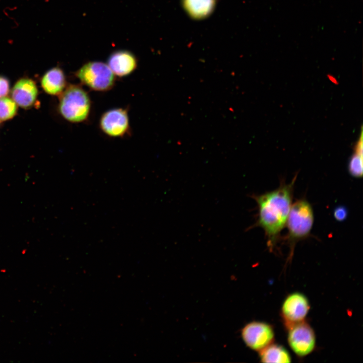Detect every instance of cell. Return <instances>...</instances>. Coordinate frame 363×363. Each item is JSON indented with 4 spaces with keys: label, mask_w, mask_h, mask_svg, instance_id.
<instances>
[{
    "label": "cell",
    "mask_w": 363,
    "mask_h": 363,
    "mask_svg": "<svg viewBox=\"0 0 363 363\" xmlns=\"http://www.w3.org/2000/svg\"><path fill=\"white\" fill-rule=\"evenodd\" d=\"M295 178L275 190L254 196L258 206L257 225L264 229L270 248L275 244L286 224L292 205Z\"/></svg>",
    "instance_id": "6da1fadb"
},
{
    "label": "cell",
    "mask_w": 363,
    "mask_h": 363,
    "mask_svg": "<svg viewBox=\"0 0 363 363\" xmlns=\"http://www.w3.org/2000/svg\"><path fill=\"white\" fill-rule=\"evenodd\" d=\"M91 109L88 93L81 86L71 85L60 94L58 110L67 120L74 123L86 120Z\"/></svg>",
    "instance_id": "7a4b0ae2"
},
{
    "label": "cell",
    "mask_w": 363,
    "mask_h": 363,
    "mask_svg": "<svg viewBox=\"0 0 363 363\" xmlns=\"http://www.w3.org/2000/svg\"><path fill=\"white\" fill-rule=\"evenodd\" d=\"M314 219L312 207L307 201L300 200L291 205L286 222L288 238L291 247L294 246V243L310 234Z\"/></svg>",
    "instance_id": "3957f363"
},
{
    "label": "cell",
    "mask_w": 363,
    "mask_h": 363,
    "mask_svg": "<svg viewBox=\"0 0 363 363\" xmlns=\"http://www.w3.org/2000/svg\"><path fill=\"white\" fill-rule=\"evenodd\" d=\"M80 82L92 90L106 91L112 88L115 75L108 66L101 62H89L76 73Z\"/></svg>",
    "instance_id": "277c9868"
},
{
    "label": "cell",
    "mask_w": 363,
    "mask_h": 363,
    "mask_svg": "<svg viewBox=\"0 0 363 363\" xmlns=\"http://www.w3.org/2000/svg\"><path fill=\"white\" fill-rule=\"evenodd\" d=\"M288 327V342L292 350L299 356L310 354L316 344L315 335L312 327L304 321Z\"/></svg>",
    "instance_id": "5b68a950"
},
{
    "label": "cell",
    "mask_w": 363,
    "mask_h": 363,
    "mask_svg": "<svg viewBox=\"0 0 363 363\" xmlns=\"http://www.w3.org/2000/svg\"><path fill=\"white\" fill-rule=\"evenodd\" d=\"M241 336L247 346L260 351L272 343L274 333L269 324L254 321L244 326L242 329Z\"/></svg>",
    "instance_id": "8992f818"
},
{
    "label": "cell",
    "mask_w": 363,
    "mask_h": 363,
    "mask_svg": "<svg viewBox=\"0 0 363 363\" xmlns=\"http://www.w3.org/2000/svg\"><path fill=\"white\" fill-rule=\"evenodd\" d=\"M99 126L101 131L108 136L124 137L130 129L127 110L122 108L107 110L102 115Z\"/></svg>",
    "instance_id": "52a82bcc"
},
{
    "label": "cell",
    "mask_w": 363,
    "mask_h": 363,
    "mask_svg": "<svg viewBox=\"0 0 363 363\" xmlns=\"http://www.w3.org/2000/svg\"><path fill=\"white\" fill-rule=\"evenodd\" d=\"M310 309L307 298L302 293L294 292L284 300L281 312L287 327L304 320Z\"/></svg>",
    "instance_id": "ba28073f"
},
{
    "label": "cell",
    "mask_w": 363,
    "mask_h": 363,
    "mask_svg": "<svg viewBox=\"0 0 363 363\" xmlns=\"http://www.w3.org/2000/svg\"><path fill=\"white\" fill-rule=\"evenodd\" d=\"M37 95L38 89L35 82L29 78L18 80L11 90V98L18 106L23 108L32 106Z\"/></svg>",
    "instance_id": "9c48e42d"
},
{
    "label": "cell",
    "mask_w": 363,
    "mask_h": 363,
    "mask_svg": "<svg viewBox=\"0 0 363 363\" xmlns=\"http://www.w3.org/2000/svg\"><path fill=\"white\" fill-rule=\"evenodd\" d=\"M107 65L114 75L123 77L130 75L136 70L137 59L131 52L120 50L110 55Z\"/></svg>",
    "instance_id": "30bf717a"
},
{
    "label": "cell",
    "mask_w": 363,
    "mask_h": 363,
    "mask_svg": "<svg viewBox=\"0 0 363 363\" xmlns=\"http://www.w3.org/2000/svg\"><path fill=\"white\" fill-rule=\"evenodd\" d=\"M43 90L52 95H60L66 86V80L63 71L58 67L48 70L41 79Z\"/></svg>",
    "instance_id": "8fae6325"
},
{
    "label": "cell",
    "mask_w": 363,
    "mask_h": 363,
    "mask_svg": "<svg viewBox=\"0 0 363 363\" xmlns=\"http://www.w3.org/2000/svg\"><path fill=\"white\" fill-rule=\"evenodd\" d=\"M260 358L263 362H290L291 358L288 352L283 346L270 344L260 351Z\"/></svg>",
    "instance_id": "7c38bea8"
},
{
    "label": "cell",
    "mask_w": 363,
    "mask_h": 363,
    "mask_svg": "<svg viewBox=\"0 0 363 363\" xmlns=\"http://www.w3.org/2000/svg\"><path fill=\"white\" fill-rule=\"evenodd\" d=\"M183 4L191 16L195 18H202L208 16L212 12L215 0H183Z\"/></svg>",
    "instance_id": "4fadbf2b"
},
{
    "label": "cell",
    "mask_w": 363,
    "mask_h": 363,
    "mask_svg": "<svg viewBox=\"0 0 363 363\" xmlns=\"http://www.w3.org/2000/svg\"><path fill=\"white\" fill-rule=\"evenodd\" d=\"M17 110L18 105L12 98L7 96L0 98V121L12 118Z\"/></svg>",
    "instance_id": "5bb4252c"
},
{
    "label": "cell",
    "mask_w": 363,
    "mask_h": 363,
    "mask_svg": "<svg viewBox=\"0 0 363 363\" xmlns=\"http://www.w3.org/2000/svg\"><path fill=\"white\" fill-rule=\"evenodd\" d=\"M348 170L350 174L355 177H361L362 175V155L354 153L351 157Z\"/></svg>",
    "instance_id": "9a60e30c"
},
{
    "label": "cell",
    "mask_w": 363,
    "mask_h": 363,
    "mask_svg": "<svg viewBox=\"0 0 363 363\" xmlns=\"http://www.w3.org/2000/svg\"><path fill=\"white\" fill-rule=\"evenodd\" d=\"M10 91V82L5 77L0 76V98L6 97Z\"/></svg>",
    "instance_id": "2e32d148"
},
{
    "label": "cell",
    "mask_w": 363,
    "mask_h": 363,
    "mask_svg": "<svg viewBox=\"0 0 363 363\" xmlns=\"http://www.w3.org/2000/svg\"><path fill=\"white\" fill-rule=\"evenodd\" d=\"M347 210L346 208L343 206H340L336 207L334 211L333 215L336 220L338 221H343L347 217Z\"/></svg>",
    "instance_id": "e0dca14e"
},
{
    "label": "cell",
    "mask_w": 363,
    "mask_h": 363,
    "mask_svg": "<svg viewBox=\"0 0 363 363\" xmlns=\"http://www.w3.org/2000/svg\"><path fill=\"white\" fill-rule=\"evenodd\" d=\"M362 133L361 134L360 138L358 142L356 143L354 151L355 153L359 154L362 155Z\"/></svg>",
    "instance_id": "ac0fdd59"
},
{
    "label": "cell",
    "mask_w": 363,
    "mask_h": 363,
    "mask_svg": "<svg viewBox=\"0 0 363 363\" xmlns=\"http://www.w3.org/2000/svg\"><path fill=\"white\" fill-rule=\"evenodd\" d=\"M329 79H330V80H331V81H332L333 83H336V80L334 78H333L332 76H330V77H329Z\"/></svg>",
    "instance_id": "d6986e66"
}]
</instances>
